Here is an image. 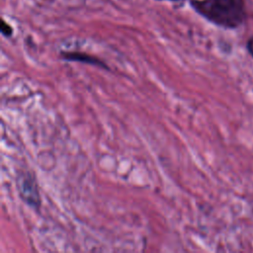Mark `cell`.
<instances>
[{
	"mask_svg": "<svg viewBox=\"0 0 253 253\" xmlns=\"http://www.w3.org/2000/svg\"><path fill=\"white\" fill-rule=\"evenodd\" d=\"M172 1H174V0H172Z\"/></svg>",
	"mask_w": 253,
	"mask_h": 253,
	"instance_id": "cell-5",
	"label": "cell"
},
{
	"mask_svg": "<svg viewBox=\"0 0 253 253\" xmlns=\"http://www.w3.org/2000/svg\"><path fill=\"white\" fill-rule=\"evenodd\" d=\"M61 56L63 59L68 60V61H78V62H83L87 64H91L94 66H99V67H104V68H109L104 61L99 59L96 56L83 53V52H77V51H68V52H61Z\"/></svg>",
	"mask_w": 253,
	"mask_h": 253,
	"instance_id": "cell-3",
	"label": "cell"
},
{
	"mask_svg": "<svg viewBox=\"0 0 253 253\" xmlns=\"http://www.w3.org/2000/svg\"><path fill=\"white\" fill-rule=\"evenodd\" d=\"M19 189L22 199L25 200L26 203L32 206L39 205V193L34 181H32L30 177L23 176L22 180H19Z\"/></svg>",
	"mask_w": 253,
	"mask_h": 253,
	"instance_id": "cell-2",
	"label": "cell"
},
{
	"mask_svg": "<svg viewBox=\"0 0 253 253\" xmlns=\"http://www.w3.org/2000/svg\"><path fill=\"white\" fill-rule=\"evenodd\" d=\"M191 6L203 18L224 29L238 28L246 16L244 0H192Z\"/></svg>",
	"mask_w": 253,
	"mask_h": 253,
	"instance_id": "cell-1",
	"label": "cell"
},
{
	"mask_svg": "<svg viewBox=\"0 0 253 253\" xmlns=\"http://www.w3.org/2000/svg\"><path fill=\"white\" fill-rule=\"evenodd\" d=\"M1 33L5 37H11L13 34L12 27L10 25H8L4 20H2V24H1Z\"/></svg>",
	"mask_w": 253,
	"mask_h": 253,
	"instance_id": "cell-4",
	"label": "cell"
}]
</instances>
